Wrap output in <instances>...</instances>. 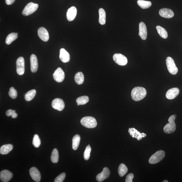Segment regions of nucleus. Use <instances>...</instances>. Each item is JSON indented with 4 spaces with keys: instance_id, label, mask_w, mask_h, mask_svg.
I'll return each instance as SVG.
<instances>
[{
    "instance_id": "a878e982",
    "label": "nucleus",
    "mask_w": 182,
    "mask_h": 182,
    "mask_svg": "<svg viewBox=\"0 0 182 182\" xmlns=\"http://www.w3.org/2000/svg\"><path fill=\"white\" fill-rule=\"evenodd\" d=\"M156 28L158 33L159 34L160 37L164 39L168 38V33L165 29L160 26H157Z\"/></svg>"
},
{
    "instance_id": "f704fd0d",
    "label": "nucleus",
    "mask_w": 182,
    "mask_h": 182,
    "mask_svg": "<svg viewBox=\"0 0 182 182\" xmlns=\"http://www.w3.org/2000/svg\"><path fill=\"white\" fill-rule=\"evenodd\" d=\"M8 94L9 96L13 99L16 98L17 96V92L14 88L12 87L10 89L9 91L8 92Z\"/></svg>"
},
{
    "instance_id": "423d86ee",
    "label": "nucleus",
    "mask_w": 182,
    "mask_h": 182,
    "mask_svg": "<svg viewBox=\"0 0 182 182\" xmlns=\"http://www.w3.org/2000/svg\"><path fill=\"white\" fill-rule=\"evenodd\" d=\"M38 7L37 4L33 2H30L25 7L22 11V14L24 16H28L36 11Z\"/></svg>"
},
{
    "instance_id": "c9c22d12",
    "label": "nucleus",
    "mask_w": 182,
    "mask_h": 182,
    "mask_svg": "<svg viewBox=\"0 0 182 182\" xmlns=\"http://www.w3.org/2000/svg\"><path fill=\"white\" fill-rule=\"evenodd\" d=\"M65 177V174L64 173H62L57 177L55 180V182H63Z\"/></svg>"
},
{
    "instance_id": "473e14b6",
    "label": "nucleus",
    "mask_w": 182,
    "mask_h": 182,
    "mask_svg": "<svg viewBox=\"0 0 182 182\" xmlns=\"http://www.w3.org/2000/svg\"><path fill=\"white\" fill-rule=\"evenodd\" d=\"M41 144V140L38 136L37 134H35L33 139L32 144L36 148L40 147Z\"/></svg>"
},
{
    "instance_id": "7c9ffc66",
    "label": "nucleus",
    "mask_w": 182,
    "mask_h": 182,
    "mask_svg": "<svg viewBox=\"0 0 182 182\" xmlns=\"http://www.w3.org/2000/svg\"><path fill=\"white\" fill-rule=\"evenodd\" d=\"M89 101V98L87 96H83L78 98L76 100V102L78 106L84 105L87 103Z\"/></svg>"
},
{
    "instance_id": "2f4dec72",
    "label": "nucleus",
    "mask_w": 182,
    "mask_h": 182,
    "mask_svg": "<svg viewBox=\"0 0 182 182\" xmlns=\"http://www.w3.org/2000/svg\"><path fill=\"white\" fill-rule=\"evenodd\" d=\"M51 160L53 163H56L58 162L59 160V154L57 149H54L51 157Z\"/></svg>"
},
{
    "instance_id": "4468645a",
    "label": "nucleus",
    "mask_w": 182,
    "mask_h": 182,
    "mask_svg": "<svg viewBox=\"0 0 182 182\" xmlns=\"http://www.w3.org/2000/svg\"><path fill=\"white\" fill-rule=\"evenodd\" d=\"M12 177V174L8 170H3L0 173V179L2 182H8L11 180Z\"/></svg>"
},
{
    "instance_id": "c756f323",
    "label": "nucleus",
    "mask_w": 182,
    "mask_h": 182,
    "mask_svg": "<svg viewBox=\"0 0 182 182\" xmlns=\"http://www.w3.org/2000/svg\"><path fill=\"white\" fill-rule=\"evenodd\" d=\"M128 171L127 167L124 164L119 165L118 169V174L121 177H123L126 174Z\"/></svg>"
},
{
    "instance_id": "dca6fc26",
    "label": "nucleus",
    "mask_w": 182,
    "mask_h": 182,
    "mask_svg": "<svg viewBox=\"0 0 182 182\" xmlns=\"http://www.w3.org/2000/svg\"><path fill=\"white\" fill-rule=\"evenodd\" d=\"M139 36L143 40H146L147 37V26L144 22L139 23Z\"/></svg>"
},
{
    "instance_id": "bb28decb",
    "label": "nucleus",
    "mask_w": 182,
    "mask_h": 182,
    "mask_svg": "<svg viewBox=\"0 0 182 182\" xmlns=\"http://www.w3.org/2000/svg\"><path fill=\"white\" fill-rule=\"evenodd\" d=\"M80 141V137L78 135L74 136L72 139V148L76 151L78 148Z\"/></svg>"
},
{
    "instance_id": "9d476101",
    "label": "nucleus",
    "mask_w": 182,
    "mask_h": 182,
    "mask_svg": "<svg viewBox=\"0 0 182 182\" xmlns=\"http://www.w3.org/2000/svg\"><path fill=\"white\" fill-rule=\"evenodd\" d=\"M52 106L53 108L59 111H62L64 109L65 105L63 100L60 98H56L52 101Z\"/></svg>"
},
{
    "instance_id": "9b49d317",
    "label": "nucleus",
    "mask_w": 182,
    "mask_h": 182,
    "mask_svg": "<svg viewBox=\"0 0 182 182\" xmlns=\"http://www.w3.org/2000/svg\"><path fill=\"white\" fill-rule=\"evenodd\" d=\"M38 37L41 40L45 42L48 41L49 38V34L46 28L43 27L40 28L38 30Z\"/></svg>"
},
{
    "instance_id": "c85d7f7f",
    "label": "nucleus",
    "mask_w": 182,
    "mask_h": 182,
    "mask_svg": "<svg viewBox=\"0 0 182 182\" xmlns=\"http://www.w3.org/2000/svg\"><path fill=\"white\" fill-rule=\"evenodd\" d=\"M137 4L139 7L144 9L150 7L152 5L151 2L144 1V0H138L137 1Z\"/></svg>"
},
{
    "instance_id": "20e7f679",
    "label": "nucleus",
    "mask_w": 182,
    "mask_h": 182,
    "mask_svg": "<svg viewBox=\"0 0 182 182\" xmlns=\"http://www.w3.org/2000/svg\"><path fill=\"white\" fill-rule=\"evenodd\" d=\"M165 152L163 151H158L150 157L149 162L151 164H154L162 160L165 156Z\"/></svg>"
},
{
    "instance_id": "4be33fe9",
    "label": "nucleus",
    "mask_w": 182,
    "mask_h": 182,
    "mask_svg": "<svg viewBox=\"0 0 182 182\" xmlns=\"http://www.w3.org/2000/svg\"><path fill=\"white\" fill-rule=\"evenodd\" d=\"M13 146L11 144L3 145L0 148V153L1 154H7L13 150Z\"/></svg>"
},
{
    "instance_id": "72a5a7b5",
    "label": "nucleus",
    "mask_w": 182,
    "mask_h": 182,
    "mask_svg": "<svg viewBox=\"0 0 182 182\" xmlns=\"http://www.w3.org/2000/svg\"><path fill=\"white\" fill-rule=\"evenodd\" d=\"M91 150L90 145H88L86 147L84 154V157L85 160H88L90 158Z\"/></svg>"
},
{
    "instance_id": "6ab92c4d",
    "label": "nucleus",
    "mask_w": 182,
    "mask_h": 182,
    "mask_svg": "<svg viewBox=\"0 0 182 182\" xmlns=\"http://www.w3.org/2000/svg\"><path fill=\"white\" fill-rule=\"evenodd\" d=\"M77 10L75 7H72L68 9L67 13V17L69 22L72 21L76 17Z\"/></svg>"
},
{
    "instance_id": "2eb2a0df",
    "label": "nucleus",
    "mask_w": 182,
    "mask_h": 182,
    "mask_svg": "<svg viewBox=\"0 0 182 182\" xmlns=\"http://www.w3.org/2000/svg\"><path fill=\"white\" fill-rule=\"evenodd\" d=\"M129 133L133 138H136L138 140H141L142 138H144L147 136V134L144 133H140L134 128H129Z\"/></svg>"
},
{
    "instance_id": "f257e3e1",
    "label": "nucleus",
    "mask_w": 182,
    "mask_h": 182,
    "mask_svg": "<svg viewBox=\"0 0 182 182\" xmlns=\"http://www.w3.org/2000/svg\"><path fill=\"white\" fill-rule=\"evenodd\" d=\"M147 91L144 88L137 87L134 88L131 92V97L135 101H141L146 97Z\"/></svg>"
},
{
    "instance_id": "7ed1b4c3",
    "label": "nucleus",
    "mask_w": 182,
    "mask_h": 182,
    "mask_svg": "<svg viewBox=\"0 0 182 182\" xmlns=\"http://www.w3.org/2000/svg\"><path fill=\"white\" fill-rule=\"evenodd\" d=\"M81 123L83 126L89 129L96 127L97 124L96 119L91 116H86L82 118L81 120Z\"/></svg>"
},
{
    "instance_id": "1a4fd4ad",
    "label": "nucleus",
    "mask_w": 182,
    "mask_h": 182,
    "mask_svg": "<svg viewBox=\"0 0 182 182\" xmlns=\"http://www.w3.org/2000/svg\"><path fill=\"white\" fill-rule=\"evenodd\" d=\"M53 78L56 81L61 83L65 79L64 72L61 68H58L53 74Z\"/></svg>"
},
{
    "instance_id": "cd10ccee",
    "label": "nucleus",
    "mask_w": 182,
    "mask_h": 182,
    "mask_svg": "<svg viewBox=\"0 0 182 182\" xmlns=\"http://www.w3.org/2000/svg\"><path fill=\"white\" fill-rule=\"evenodd\" d=\"M36 94V91L35 89H32L27 92L25 95V99L26 101H30L32 100Z\"/></svg>"
},
{
    "instance_id": "e433bc0d",
    "label": "nucleus",
    "mask_w": 182,
    "mask_h": 182,
    "mask_svg": "<svg viewBox=\"0 0 182 182\" xmlns=\"http://www.w3.org/2000/svg\"><path fill=\"white\" fill-rule=\"evenodd\" d=\"M134 177V175L133 174H130L127 175L125 180L126 182H132Z\"/></svg>"
},
{
    "instance_id": "f3484780",
    "label": "nucleus",
    "mask_w": 182,
    "mask_h": 182,
    "mask_svg": "<svg viewBox=\"0 0 182 182\" xmlns=\"http://www.w3.org/2000/svg\"><path fill=\"white\" fill-rule=\"evenodd\" d=\"M180 93V90L177 88H173L169 90L166 92V96L168 99H174Z\"/></svg>"
},
{
    "instance_id": "393cba45",
    "label": "nucleus",
    "mask_w": 182,
    "mask_h": 182,
    "mask_svg": "<svg viewBox=\"0 0 182 182\" xmlns=\"http://www.w3.org/2000/svg\"><path fill=\"white\" fill-rule=\"evenodd\" d=\"M18 38L17 33H12L9 34L6 39L5 43L7 45H10Z\"/></svg>"
},
{
    "instance_id": "a211bd4d",
    "label": "nucleus",
    "mask_w": 182,
    "mask_h": 182,
    "mask_svg": "<svg viewBox=\"0 0 182 182\" xmlns=\"http://www.w3.org/2000/svg\"><path fill=\"white\" fill-rule=\"evenodd\" d=\"M159 14L160 16L166 18H170L174 16V12L167 8L161 9L159 12Z\"/></svg>"
},
{
    "instance_id": "ddd939ff",
    "label": "nucleus",
    "mask_w": 182,
    "mask_h": 182,
    "mask_svg": "<svg viewBox=\"0 0 182 182\" xmlns=\"http://www.w3.org/2000/svg\"><path fill=\"white\" fill-rule=\"evenodd\" d=\"M110 175V171L107 167L104 168L102 172L97 175L96 180L98 182H102L108 178Z\"/></svg>"
},
{
    "instance_id": "aec40b11",
    "label": "nucleus",
    "mask_w": 182,
    "mask_h": 182,
    "mask_svg": "<svg viewBox=\"0 0 182 182\" xmlns=\"http://www.w3.org/2000/svg\"><path fill=\"white\" fill-rule=\"evenodd\" d=\"M31 69V72L35 73L37 71L38 67V59L36 56L32 55L30 58Z\"/></svg>"
},
{
    "instance_id": "f8f14e48",
    "label": "nucleus",
    "mask_w": 182,
    "mask_h": 182,
    "mask_svg": "<svg viewBox=\"0 0 182 182\" xmlns=\"http://www.w3.org/2000/svg\"><path fill=\"white\" fill-rule=\"evenodd\" d=\"M29 172L33 180L37 182L40 181L41 175L40 172L37 168L33 167L30 169Z\"/></svg>"
},
{
    "instance_id": "58836bf2",
    "label": "nucleus",
    "mask_w": 182,
    "mask_h": 182,
    "mask_svg": "<svg viewBox=\"0 0 182 182\" xmlns=\"http://www.w3.org/2000/svg\"><path fill=\"white\" fill-rule=\"evenodd\" d=\"M15 0H5V3L8 5H10L14 3Z\"/></svg>"
},
{
    "instance_id": "f03ea898",
    "label": "nucleus",
    "mask_w": 182,
    "mask_h": 182,
    "mask_svg": "<svg viewBox=\"0 0 182 182\" xmlns=\"http://www.w3.org/2000/svg\"><path fill=\"white\" fill-rule=\"evenodd\" d=\"M177 115H171L168 119L169 123L166 124L164 128V131L166 134H170L174 133L176 129L175 121Z\"/></svg>"
},
{
    "instance_id": "b1692460",
    "label": "nucleus",
    "mask_w": 182,
    "mask_h": 182,
    "mask_svg": "<svg viewBox=\"0 0 182 182\" xmlns=\"http://www.w3.org/2000/svg\"><path fill=\"white\" fill-rule=\"evenodd\" d=\"M74 79L77 84L78 85L82 84L84 81V74L81 72L77 73L74 76Z\"/></svg>"
},
{
    "instance_id": "a19ab883",
    "label": "nucleus",
    "mask_w": 182,
    "mask_h": 182,
    "mask_svg": "<svg viewBox=\"0 0 182 182\" xmlns=\"http://www.w3.org/2000/svg\"><path fill=\"white\" fill-rule=\"evenodd\" d=\"M163 182H168V181L167 180H165L163 181Z\"/></svg>"
},
{
    "instance_id": "6e6552de",
    "label": "nucleus",
    "mask_w": 182,
    "mask_h": 182,
    "mask_svg": "<svg viewBox=\"0 0 182 182\" xmlns=\"http://www.w3.org/2000/svg\"><path fill=\"white\" fill-rule=\"evenodd\" d=\"M113 59L116 64L121 66H124L127 63V59L126 57L121 54H115L113 56Z\"/></svg>"
},
{
    "instance_id": "412c9836",
    "label": "nucleus",
    "mask_w": 182,
    "mask_h": 182,
    "mask_svg": "<svg viewBox=\"0 0 182 182\" xmlns=\"http://www.w3.org/2000/svg\"><path fill=\"white\" fill-rule=\"evenodd\" d=\"M59 58L62 62L66 63L70 60V55L66 50L62 48L60 51Z\"/></svg>"
},
{
    "instance_id": "5701e85b",
    "label": "nucleus",
    "mask_w": 182,
    "mask_h": 182,
    "mask_svg": "<svg viewBox=\"0 0 182 182\" xmlns=\"http://www.w3.org/2000/svg\"><path fill=\"white\" fill-rule=\"evenodd\" d=\"M99 14V22L101 25L105 24L106 22V14L105 11L102 8H100L98 11Z\"/></svg>"
},
{
    "instance_id": "4c0bfd02",
    "label": "nucleus",
    "mask_w": 182,
    "mask_h": 182,
    "mask_svg": "<svg viewBox=\"0 0 182 182\" xmlns=\"http://www.w3.org/2000/svg\"><path fill=\"white\" fill-rule=\"evenodd\" d=\"M16 111L15 110L10 109L7 110L6 112V115L8 116H12L14 113Z\"/></svg>"
},
{
    "instance_id": "ea45409f",
    "label": "nucleus",
    "mask_w": 182,
    "mask_h": 182,
    "mask_svg": "<svg viewBox=\"0 0 182 182\" xmlns=\"http://www.w3.org/2000/svg\"><path fill=\"white\" fill-rule=\"evenodd\" d=\"M18 114L16 112L14 113V114L11 116L12 118H15L17 117Z\"/></svg>"
},
{
    "instance_id": "39448f33",
    "label": "nucleus",
    "mask_w": 182,
    "mask_h": 182,
    "mask_svg": "<svg viewBox=\"0 0 182 182\" xmlns=\"http://www.w3.org/2000/svg\"><path fill=\"white\" fill-rule=\"evenodd\" d=\"M166 64L168 70L170 73L174 75L177 73L178 68L176 66L174 60L170 57H168L167 58Z\"/></svg>"
},
{
    "instance_id": "0eeeda50",
    "label": "nucleus",
    "mask_w": 182,
    "mask_h": 182,
    "mask_svg": "<svg viewBox=\"0 0 182 182\" xmlns=\"http://www.w3.org/2000/svg\"><path fill=\"white\" fill-rule=\"evenodd\" d=\"M16 71L19 75H23L25 72V59L22 57L18 58L16 62Z\"/></svg>"
}]
</instances>
